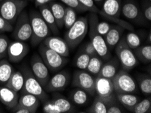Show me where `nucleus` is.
I'll return each instance as SVG.
<instances>
[{"label": "nucleus", "mask_w": 151, "mask_h": 113, "mask_svg": "<svg viewBox=\"0 0 151 113\" xmlns=\"http://www.w3.org/2000/svg\"><path fill=\"white\" fill-rule=\"evenodd\" d=\"M98 22V17L97 14L91 12L88 18L89 36L90 38V41L95 48L98 56L102 60H107L111 57V54L104 37L100 35L96 31V27Z\"/></svg>", "instance_id": "nucleus-1"}, {"label": "nucleus", "mask_w": 151, "mask_h": 113, "mask_svg": "<svg viewBox=\"0 0 151 113\" xmlns=\"http://www.w3.org/2000/svg\"><path fill=\"white\" fill-rule=\"evenodd\" d=\"M29 17L32 29L31 43L33 47H37L44 39L51 35L52 32L39 12L31 10Z\"/></svg>", "instance_id": "nucleus-2"}, {"label": "nucleus", "mask_w": 151, "mask_h": 113, "mask_svg": "<svg viewBox=\"0 0 151 113\" xmlns=\"http://www.w3.org/2000/svg\"><path fill=\"white\" fill-rule=\"evenodd\" d=\"M22 73L24 76V86L22 89V94H31L36 96L40 102L44 103L49 100L47 92L44 90L42 85L40 83L34 76L33 72L28 66H23L21 68Z\"/></svg>", "instance_id": "nucleus-3"}, {"label": "nucleus", "mask_w": 151, "mask_h": 113, "mask_svg": "<svg viewBox=\"0 0 151 113\" xmlns=\"http://www.w3.org/2000/svg\"><path fill=\"white\" fill-rule=\"evenodd\" d=\"M89 23L87 17L77 18L71 27L68 29L65 35V40L69 48L75 49L77 47L88 33Z\"/></svg>", "instance_id": "nucleus-4"}, {"label": "nucleus", "mask_w": 151, "mask_h": 113, "mask_svg": "<svg viewBox=\"0 0 151 113\" xmlns=\"http://www.w3.org/2000/svg\"><path fill=\"white\" fill-rule=\"evenodd\" d=\"M38 52L42 60L52 72H56L68 63L67 57L61 56L54 50L50 49L42 42L39 45Z\"/></svg>", "instance_id": "nucleus-5"}, {"label": "nucleus", "mask_w": 151, "mask_h": 113, "mask_svg": "<svg viewBox=\"0 0 151 113\" xmlns=\"http://www.w3.org/2000/svg\"><path fill=\"white\" fill-rule=\"evenodd\" d=\"M115 52L123 70L129 71L138 65L139 61L127 45L125 37H121L115 47Z\"/></svg>", "instance_id": "nucleus-6"}, {"label": "nucleus", "mask_w": 151, "mask_h": 113, "mask_svg": "<svg viewBox=\"0 0 151 113\" xmlns=\"http://www.w3.org/2000/svg\"><path fill=\"white\" fill-rule=\"evenodd\" d=\"M27 5L26 0H4L0 2V16L13 25Z\"/></svg>", "instance_id": "nucleus-7"}, {"label": "nucleus", "mask_w": 151, "mask_h": 113, "mask_svg": "<svg viewBox=\"0 0 151 113\" xmlns=\"http://www.w3.org/2000/svg\"><path fill=\"white\" fill-rule=\"evenodd\" d=\"M115 93H136L138 91V83L129 75L128 71L121 69L119 71L113 79Z\"/></svg>", "instance_id": "nucleus-8"}, {"label": "nucleus", "mask_w": 151, "mask_h": 113, "mask_svg": "<svg viewBox=\"0 0 151 113\" xmlns=\"http://www.w3.org/2000/svg\"><path fill=\"white\" fill-rule=\"evenodd\" d=\"M31 35L32 29L29 14L23 10L16 20L12 36L14 40L24 42L30 40Z\"/></svg>", "instance_id": "nucleus-9"}, {"label": "nucleus", "mask_w": 151, "mask_h": 113, "mask_svg": "<svg viewBox=\"0 0 151 113\" xmlns=\"http://www.w3.org/2000/svg\"><path fill=\"white\" fill-rule=\"evenodd\" d=\"M95 91L97 96L106 100L110 104L116 102V94L111 79L98 77L95 79Z\"/></svg>", "instance_id": "nucleus-10"}, {"label": "nucleus", "mask_w": 151, "mask_h": 113, "mask_svg": "<svg viewBox=\"0 0 151 113\" xmlns=\"http://www.w3.org/2000/svg\"><path fill=\"white\" fill-rule=\"evenodd\" d=\"M72 85L86 91L89 95L93 96L95 91V79L85 70L76 71L72 78Z\"/></svg>", "instance_id": "nucleus-11"}, {"label": "nucleus", "mask_w": 151, "mask_h": 113, "mask_svg": "<svg viewBox=\"0 0 151 113\" xmlns=\"http://www.w3.org/2000/svg\"><path fill=\"white\" fill-rule=\"evenodd\" d=\"M31 70L37 80L44 87L50 78L49 69L38 54H33L31 57Z\"/></svg>", "instance_id": "nucleus-12"}, {"label": "nucleus", "mask_w": 151, "mask_h": 113, "mask_svg": "<svg viewBox=\"0 0 151 113\" xmlns=\"http://www.w3.org/2000/svg\"><path fill=\"white\" fill-rule=\"evenodd\" d=\"M70 79V75L67 71H62L50 78L43 89L46 92L63 91L69 84Z\"/></svg>", "instance_id": "nucleus-13"}, {"label": "nucleus", "mask_w": 151, "mask_h": 113, "mask_svg": "<svg viewBox=\"0 0 151 113\" xmlns=\"http://www.w3.org/2000/svg\"><path fill=\"white\" fill-rule=\"evenodd\" d=\"M29 47L24 41H14L9 43L8 49V61L12 63H18L29 54Z\"/></svg>", "instance_id": "nucleus-14"}, {"label": "nucleus", "mask_w": 151, "mask_h": 113, "mask_svg": "<svg viewBox=\"0 0 151 113\" xmlns=\"http://www.w3.org/2000/svg\"><path fill=\"white\" fill-rule=\"evenodd\" d=\"M42 43L45 46L64 57H68L70 48L63 39L57 36H48L44 39Z\"/></svg>", "instance_id": "nucleus-15"}, {"label": "nucleus", "mask_w": 151, "mask_h": 113, "mask_svg": "<svg viewBox=\"0 0 151 113\" xmlns=\"http://www.w3.org/2000/svg\"><path fill=\"white\" fill-rule=\"evenodd\" d=\"M121 14L127 19L136 22H142L145 19L138 4L132 1H128L123 4L121 6Z\"/></svg>", "instance_id": "nucleus-16"}, {"label": "nucleus", "mask_w": 151, "mask_h": 113, "mask_svg": "<svg viewBox=\"0 0 151 113\" xmlns=\"http://www.w3.org/2000/svg\"><path fill=\"white\" fill-rule=\"evenodd\" d=\"M19 97L18 92L12 90L5 85L0 86V102L8 110H11L18 104Z\"/></svg>", "instance_id": "nucleus-17"}, {"label": "nucleus", "mask_w": 151, "mask_h": 113, "mask_svg": "<svg viewBox=\"0 0 151 113\" xmlns=\"http://www.w3.org/2000/svg\"><path fill=\"white\" fill-rule=\"evenodd\" d=\"M124 29L116 24L112 25L111 29L104 37V39L109 49L113 50L116 47L124 32Z\"/></svg>", "instance_id": "nucleus-18"}, {"label": "nucleus", "mask_w": 151, "mask_h": 113, "mask_svg": "<svg viewBox=\"0 0 151 113\" xmlns=\"http://www.w3.org/2000/svg\"><path fill=\"white\" fill-rule=\"evenodd\" d=\"M121 0H103L102 12L110 17L119 18L121 14Z\"/></svg>", "instance_id": "nucleus-19"}, {"label": "nucleus", "mask_w": 151, "mask_h": 113, "mask_svg": "<svg viewBox=\"0 0 151 113\" xmlns=\"http://www.w3.org/2000/svg\"><path fill=\"white\" fill-rule=\"evenodd\" d=\"M38 8L40 10V13L41 16H42L43 20H44V21L46 23L47 26H48L52 33L54 35H58L59 29L57 27L54 17L53 14H52L51 10H50V8L48 5L45 4V5H43L39 7Z\"/></svg>", "instance_id": "nucleus-20"}, {"label": "nucleus", "mask_w": 151, "mask_h": 113, "mask_svg": "<svg viewBox=\"0 0 151 113\" xmlns=\"http://www.w3.org/2000/svg\"><path fill=\"white\" fill-rule=\"evenodd\" d=\"M40 105V100L34 95L31 94H22L19 97L17 106L24 107L30 109L33 113H35Z\"/></svg>", "instance_id": "nucleus-21"}, {"label": "nucleus", "mask_w": 151, "mask_h": 113, "mask_svg": "<svg viewBox=\"0 0 151 113\" xmlns=\"http://www.w3.org/2000/svg\"><path fill=\"white\" fill-rule=\"evenodd\" d=\"M50 7L52 14H53L55 21L58 29H63L64 27V17L65 14V8L63 4L56 1H52L47 4Z\"/></svg>", "instance_id": "nucleus-22"}, {"label": "nucleus", "mask_w": 151, "mask_h": 113, "mask_svg": "<svg viewBox=\"0 0 151 113\" xmlns=\"http://www.w3.org/2000/svg\"><path fill=\"white\" fill-rule=\"evenodd\" d=\"M119 65V60L115 58L111 60L106 63L103 64L98 76L112 79L114 76L116 75V73H117Z\"/></svg>", "instance_id": "nucleus-23"}, {"label": "nucleus", "mask_w": 151, "mask_h": 113, "mask_svg": "<svg viewBox=\"0 0 151 113\" xmlns=\"http://www.w3.org/2000/svg\"><path fill=\"white\" fill-rule=\"evenodd\" d=\"M116 100L123 107L131 112L132 108L139 102V98L131 93H115Z\"/></svg>", "instance_id": "nucleus-24"}, {"label": "nucleus", "mask_w": 151, "mask_h": 113, "mask_svg": "<svg viewBox=\"0 0 151 113\" xmlns=\"http://www.w3.org/2000/svg\"><path fill=\"white\" fill-rule=\"evenodd\" d=\"M24 81V76L21 71H14L8 82L6 83L5 86L9 87L14 91L19 92L23 88Z\"/></svg>", "instance_id": "nucleus-25"}, {"label": "nucleus", "mask_w": 151, "mask_h": 113, "mask_svg": "<svg viewBox=\"0 0 151 113\" xmlns=\"http://www.w3.org/2000/svg\"><path fill=\"white\" fill-rule=\"evenodd\" d=\"M51 101L56 106L61 113L74 112L75 108L73 104L65 97L57 94L56 96H54Z\"/></svg>", "instance_id": "nucleus-26"}, {"label": "nucleus", "mask_w": 151, "mask_h": 113, "mask_svg": "<svg viewBox=\"0 0 151 113\" xmlns=\"http://www.w3.org/2000/svg\"><path fill=\"white\" fill-rule=\"evenodd\" d=\"M14 71V67L8 60H0V84L5 85Z\"/></svg>", "instance_id": "nucleus-27"}, {"label": "nucleus", "mask_w": 151, "mask_h": 113, "mask_svg": "<svg viewBox=\"0 0 151 113\" xmlns=\"http://www.w3.org/2000/svg\"><path fill=\"white\" fill-rule=\"evenodd\" d=\"M88 95L87 92L79 87H76L70 92L69 94V99L75 104L78 106H83L88 102Z\"/></svg>", "instance_id": "nucleus-28"}, {"label": "nucleus", "mask_w": 151, "mask_h": 113, "mask_svg": "<svg viewBox=\"0 0 151 113\" xmlns=\"http://www.w3.org/2000/svg\"><path fill=\"white\" fill-rule=\"evenodd\" d=\"M134 54L138 61L143 63H150L151 61V45H139L134 50Z\"/></svg>", "instance_id": "nucleus-29"}, {"label": "nucleus", "mask_w": 151, "mask_h": 113, "mask_svg": "<svg viewBox=\"0 0 151 113\" xmlns=\"http://www.w3.org/2000/svg\"><path fill=\"white\" fill-rule=\"evenodd\" d=\"M110 103L96 96L90 107L87 110V112L90 113H107V108Z\"/></svg>", "instance_id": "nucleus-30"}, {"label": "nucleus", "mask_w": 151, "mask_h": 113, "mask_svg": "<svg viewBox=\"0 0 151 113\" xmlns=\"http://www.w3.org/2000/svg\"><path fill=\"white\" fill-rule=\"evenodd\" d=\"M98 14L101 16L102 17L104 18L105 19H106L108 21L113 22L115 24L118 25V26H120L121 27H122V28H123L125 30H127V31H133L134 30V27H133V25H132L129 22L125 21V20L120 19L119 18L110 17V16L106 15V14L102 12L100 10H98Z\"/></svg>", "instance_id": "nucleus-31"}, {"label": "nucleus", "mask_w": 151, "mask_h": 113, "mask_svg": "<svg viewBox=\"0 0 151 113\" xmlns=\"http://www.w3.org/2000/svg\"><path fill=\"white\" fill-rule=\"evenodd\" d=\"M138 84L140 91L145 95L151 94V77L150 75H140L138 78Z\"/></svg>", "instance_id": "nucleus-32"}, {"label": "nucleus", "mask_w": 151, "mask_h": 113, "mask_svg": "<svg viewBox=\"0 0 151 113\" xmlns=\"http://www.w3.org/2000/svg\"><path fill=\"white\" fill-rule=\"evenodd\" d=\"M102 65V60L98 55L91 56L86 70H88V73L92 74V75H96L99 74Z\"/></svg>", "instance_id": "nucleus-33"}, {"label": "nucleus", "mask_w": 151, "mask_h": 113, "mask_svg": "<svg viewBox=\"0 0 151 113\" xmlns=\"http://www.w3.org/2000/svg\"><path fill=\"white\" fill-rule=\"evenodd\" d=\"M134 113H150L151 112V99L149 97L139 102L134 106L131 110Z\"/></svg>", "instance_id": "nucleus-34"}, {"label": "nucleus", "mask_w": 151, "mask_h": 113, "mask_svg": "<svg viewBox=\"0 0 151 113\" xmlns=\"http://www.w3.org/2000/svg\"><path fill=\"white\" fill-rule=\"evenodd\" d=\"M77 20V13L74 9L67 6L65 8V14L64 17V27L68 29Z\"/></svg>", "instance_id": "nucleus-35"}, {"label": "nucleus", "mask_w": 151, "mask_h": 113, "mask_svg": "<svg viewBox=\"0 0 151 113\" xmlns=\"http://www.w3.org/2000/svg\"><path fill=\"white\" fill-rule=\"evenodd\" d=\"M125 41L127 45L131 48L132 50H135L137 48H138L141 45V40L138 35L130 32L127 33L126 37H125Z\"/></svg>", "instance_id": "nucleus-36"}, {"label": "nucleus", "mask_w": 151, "mask_h": 113, "mask_svg": "<svg viewBox=\"0 0 151 113\" xmlns=\"http://www.w3.org/2000/svg\"><path fill=\"white\" fill-rule=\"evenodd\" d=\"M90 56L85 52L80 54L75 61V66L80 70H86L88 67L89 61L90 59Z\"/></svg>", "instance_id": "nucleus-37"}, {"label": "nucleus", "mask_w": 151, "mask_h": 113, "mask_svg": "<svg viewBox=\"0 0 151 113\" xmlns=\"http://www.w3.org/2000/svg\"><path fill=\"white\" fill-rule=\"evenodd\" d=\"M10 41L6 35L0 33V60L8 56V49Z\"/></svg>", "instance_id": "nucleus-38"}, {"label": "nucleus", "mask_w": 151, "mask_h": 113, "mask_svg": "<svg viewBox=\"0 0 151 113\" xmlns=\"http://www.w3.org/2000/svg\"><path fill=\"white\" fill-rule=\"evenodd\" d=\"M112 25L113 24H110V23L107 22L98 21L96 27V31L98 33L104 37L106 35V33L109 31V30L111 29Z\"/></svg>", "instance_id": "nucleus-39"}, {"label": "nucleus", "mask_w": 151, "mask_h": 113, "mask_svg": "<svg viewBox=\"0 0 151 113\" xmlns=\"http://www.w3.org/2000/svg\"><path fill=\"white\" fill-rule=\"evenodd\" d=\"M42 110L44 113H61L60 110L50 99L43 103Z\"/></svg>", "instance_id": "nucleus-40"}, {"label": "nucleus", "mask_w": 151, "mask_h": 113, "mask_svg": "<svg viewBox=\"0 0 151 113\" xmlns=\"http://www.w3.org/2000/svg\"><path fill=\"white\" fill-rule=\"evenodd\" d=\"M78 1L80 4L86 7L89 12L98 14L99 9L95 5V2L93 0H78Z\"/></svg>", "instance_id": "nucleus-41"}, {"label": "nucleus", "mask_w": 151, "mask_h": 113, "mask_svg": "<svg viewBox=\"0 0 151 113\" xmlns=\"http://www.w3.org/2000/svg\"><path fill=\"white\" fill-rule=\"evenodd\" d=\"M14 27L11 23L0 16V31L3 32H11L13 31Z\"/></svg>", "instance_id": "nucleus-42"}, {"label": "nucleus", "mask_w": 151, "mask_h": 113, "mask_svg": "<svg viewBox=\"0 0 151 113\" xmlns=\"http://www.w3.org/2000/svg\"><path fill=\"white\" fill-rule=\"evenodd\" d=\"M125 112V110L121 107L119 104L114 102L110 104L108 108H107V113H122Z\"/></svg>", "instance_id": "nucleus-43"}, {"label": "nucleus", "mask_w": 151, "mask_h": 113, "mask_svg": "<svg viewBox=\"0 0 151 113\" xmlns=\"http://www.w3.org/2000/svg\"><path fill=\"white\" fill-rule=\"evenodd\" d=\"M142 12L144 18L148 22L151 21V4L150 1H148V3H146L143 7Z\"/></svg>", "instance_id": "nucleus-44"}, {"label": "nucleus", "mask_w": 151, "mask_h": 113, "mask_svg": "<svg viewBox=\"0 0 151 113\" xmlns=\"http://www.w3.org/2000/svg\"><path fill=\"white\" fill-rule=\"evenodd\" d=\"M83 52L86 53L88 55H90V56H96L97 52L96 51L95 48L93 47V45L92 43H91V41L88 42V43H86V45H85V47L83 48Z\"/></svg>", "instance_id": "nucleus-45"}, {"label": "nucleus", "mask_w": 151, "mask_h": 113, "mask_svg": "<svg viewBox=\"0 0 151 113\" xmlns=\"http://www.w3.org/2000/svg\"><path fill=\"white\" fill-rule=\"evenodd\" d=\"M54 1H56V0H34V4H35L36 8H39V7L45 5V4H48L50 2Z\"/></svg>", "instance_id": "nucleus-46"}, {"label": "nucleus", "mask_w": 151, "mask_h": 113, "mask_svg": "<svg viewBox=\"0 0 151 113\" xmlns=\"http://www.w3.org/2000/svg\"><path fill=\"white\" fill-rule=\"evenodd\" d=\"M148 42L150 43H151V31H150L149 33H148Z\"/></svg>", "instance_id": "nucleus-47"}, {"label": "nucleus", "mask_w": 151, "mask_h": 113, "mask_svg": "<svg viewBox=\"0 0 151 113\" xmlns=\"http://www.w3.org/2000/svg\"><path fill=\"white\" fill-rule=\"evenodd\" d=\"M93 1L94 2H96V3H98V4H100L103 1V0H93Z\"/></svg>", "instance_id": "nucleus-48"}, {"label": "nucleus", "mask_w": 151, "mask_h": 113, "mask_svg": "<svg viewBox=\"0 0 151 113\" xmlns=\"http://www.w3.org/2000/svg\"><path fill=\"white\" fill-rule=\"evenodd\" d=\"M26 1H33V0H26Z\"/></svg>", "instance_id": "nucleus-49"}, {"label": "nucleus", "mask_w": 151, "mask_h": 113, "mask_svg": "<svg viewBox=\"0 0 151 113\" xmlns=\"http://www.w3.org/2000/svg\"><path fill=\"white\" fill-rule=\"evenodd\" d=\"M4 1V0H0V2H1V1Z\"/></svg>", "instance_id": "nucleus-50"}, {"label": "nucleus", "mask_w": 151, "mask_h": 113, "mask_svg": "<svg viewBox=\"0 0 151 113\" xmlns=\"http://www.w3.org/2000/svg\"><path fill=\"white\" fill-rule=\"evenodd\" d=\"M148 1H151V0H148Z\"/></svg>", "instance_id": "nucleus-51"}, {"label": "nucleus", "mask_w": 151, "mask_h": 113, "mask_svg": "<svg viewBox=\"0 0 151 113\" xmlns=\"http://www.w3.org/2000/svg\"><path fill=\"white\" fill-rule=\"evenodd\" d=\"M0 33H1V31H0Z\"/></svg>", "instance_id": "nucleus-52"}]
</instances>
